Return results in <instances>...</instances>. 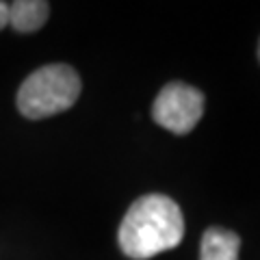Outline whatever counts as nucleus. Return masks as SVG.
<instances>
[{
  "label": "nucleus",
  "instance_id": "nucleus-3",
  "mask_svg": "<svg viewBox=\"0 0 260 260\" xmlns=\"http://www.w3.org/2000/svg\"><path fill=\"white\" fill-rule=\"evenodd\" d=\"M204 115V93L186 83H169L152 104V119L174 135H189Z\"/></svg>",
  "mask_w": 260,
  "mask_h": 260
},
{
  "label": "nucleus",
  "instance_id": "nucleus-4",
  "mask_svg": "<svg viewBox=\"0 0 260 260\" xmlns=\"http://www.w3.org/2000/svg\"><path fill=\"white\" fill-rule=\"evenodd\" d=\"M241 237L225 228H208L200 243V260H239Z\"/></svg>",
  "mask_w": 260,
  "mask_h": 260
},
{
  "label": "nucleus",
  "instance_id": "nucleus-2",
  "mask_svg": "<svg viewBox=\"0 0 260 260\" xmlns=\"http://www.w3.org/2000/svg\"><path fill=\"white\" fill-rule=\"evenodd\" d=\"M80 76L65 63H50L35 70L18 91V109L28 119L52 117L74 107L80 95Z\"/></svg>",
  "mask_w": 260,
  "mask_h": 260
},
{
  "label": "nucleus",
  "instance_id": "nucleus-5",
  "mask_svg": "<svg viewBox=\"0 0 260 260\" xmlns=\"http://www.w3.org/2000/svg\"><path fill=\"white\" fill-rule=\"evenodd\" d=\"M50 5L44 0H18L9 5V26L18 32H35L46 24Z\"/></svg>",
  "mask_w": 260,
  "mask_h": 260
},
{
  "label": "nucleus",
  "instance_id": "nucleus-1",
  "mask_svg": "<svg viewBox=\"0 0 260 260\" xmlns=\"http://www.w3.org/2000/svg\"><path fill=\"white\" fill-rule=\"evenodd\" d=\"M184 217L172 198L160 193L143 195L128 208L119 225V247L133 260H148L180 245Z\"/></svg>",
  "mask_w": 260,
  "mask_h": 260
},
{
  "label": "nucleus",
  "instance_id": "nucleus-7",
  "mask_svg": "<svg viewBox=\"0 0 260 260\" xmlns=\"http://www.w3.org/2000/svg\"><path fill=\"white\" fill-rule=\"evenodd\" d=\"M258 59H260V44H258Z\"/></svg>",
  "mask_w": 260,
  "mask_h": 260
},
{
  "label": "nucleus",
  "instance_id": "nucleus-6",
  "mask_svg": "<svg viewBox=\"0 0 260 260\" xmlns=\"http://www.w3.org/2000/svg\"><path fill=\"white\" fill-rule=\"evenodd\" d=\"M5 26H9V5L0 0V30Z\"/></svg>",
  "mask_w": 260,
  "mask_h": 260
}]
</instances>
